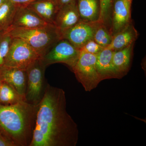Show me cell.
<instances>
[{"label":"cell","instance_id":"6da1fadb","mask_svg":"<svg viewBox=\"0 0 146 146\" xmlns=\"http://www.w3.org/2000/svg\"><path fill=\"white\" fill-rule=\"evenodd\" d=\"M78 138L77 124L67 111L65 91L47 84L37 105L30 146H76Z\"/></svg>","mask_w":146,"mask_h":146},{"label":"cell","instance_id":"7a4b0ae2","mask_svg":"<svg viewBox=\"0 0 146 146\" xmlns=\"http://www.w3.org/2000/svg\"><path fill=\"white\" fill-rule=\"evenodd\" d=\"M37 105L26 101L7 105L0 104V131L16 146H30Z\"/></svg>","mask_w":146,"mask_h":146},{"label":"cell","instance_id":"3957f363","mask_svg":"<svg viewBox=\"0 0 146 146\" xmlns=\"http://www.w3.org/2000/svg\"><path fill=\"white\" fill-rule=\"evenodd\" d=\"M7 33L13 38L23 39L42 57L61 38V35L53 24L33 29H10Z\"/></svg>","mask_w":146,"mask_h":146},{"label":"cell","instance_id":"277c9868","mask_svg":"<svg viewBox=\"0 0 146 146\" xmlns=\"http://www.w3.org/2000/svg\"><path fill=\"white\" fill-rule=\"evenodd\" d=\"M96 61V55L80 50L78 59L72 69L76 78L86 91L95 89L102 81L97 71Z\"/></svg>","mask_w":146,"mask_h":146},{"label":"cell","instance_id":"5b68a950","mask_svg":"<svg viewBox=\"0 0 146 146\" xmlns=\"http://www.w3.org/2000/svg\"><path fill=\"white\" fill-rule=\"evenodd\" d=\"M46 68L39 58L32 63L26 70L27 86L25 98L28 102L37 105L42 99L46 87H44Z\"/></svg>","mask_w":146,"mask_h":146},{"label":"cell","instance_id":"8992f818","mask_svg":"<svg viewBox=\"0 0 146 146\" xmlns=\"http://www.w3.org/2000/svg\"><path fill=\"white\" fill-rule=\"evenodd\" d=\"M39 58V55L25 41L13 38L4 66L26 70L32 63Z\"/></svg>","mask_w":146,"mask_h":146},{"label":"cell","instance_id":"52a82bcc","mask_svg":"<svg viewBox=\"0 0 146 146\" xmlns=\"http://www.w3.org/2000/svg\"><path fill=\"white\" fill-rule=\"evenodd\" d=\"M80 54V50L73 46L68 40L61 39L42 57L40 60L46 67L56 63H65L71 69L74 66Z\"/></svg>","mask_w":146,"mask_h":146},{"label":"cell","instance_id":"ba28073f","mask_svg":"<svg viewBox=\"0 0 146 146\" xmlns=\"http://www.w3.org/2000/svg\"><path fill=\"white\" fill-rule=\"evenodd\" d=\"M97 22L80 20L74 26L63 33L61 38L68 40L80 50L86 42L93 39Z\"/></svg>","mask_w":146,"mask_h":146},{"label":"cell","instance_id":"9c48e42d","mask_svg":"<svg viewBox=\"0 0 146 146\" xmlns=\"http://www.w3.org/2000/svg\"><path fill=\"white\" fill-rule=\"evenodd\" d=\"M133 0H113L110 31L113 35L132 23L131 7Z\"/></svg>","mask_w":146,"mask_h":146},{"label":"cell","instance_id":"30bf717a","mask_svg":"<svg viewBox=\"0 0 146 146\" xmlns=\"http://www.w3.org/2000/svg\"><path fill=\"white\" fill-rule=\"evenodd\" d=\"M50 24L27 6L19 7H16L13 22L9 29L36 28Z\"/></svg>","mask_w":146,"mask_h":146},{"label":"cell","instance_id":"8fae6325","mask_svg":"<svg viewBox=\"0 0 146 146\" xmlns=\"http://www.w3.org/2000/svg\"><path fill=\"white\" fill-rule=\"evenodd\" d=\"M80 20L76 0L59 8L54 25L61 35L74 26Z\"/></svg>","mask_w":146,"mask_h":146},{"label":"cell","instance_id":"7c38bea8","mask_svg":"<svg viewBox=\"0 0 146 146\" xmlns=\"http://www.w3.org/2000/svg\"><path fill=\"white\" fill-rule=\"evenodd\" d=\"M0 80L12 86L20 95L25 98L27 86L25 70L3 66L0 69Z\"/></svg>","mask_w":146,"mask_h":146},{"label":"cell","instance_id":"4fadbf2b","mask_svg":"<svg viewBox=\"0 0 146 146\" xmlns=\"http://www.w3.org/2000/svg\"><path fill=\"white\" fill-rule=\"evenodd\" d=\"M113 52L112 50L106 48L96 55V66L102 81L108 79H119L112 63Z\"/></svg>","mask_w":146,"mask_h":146},{"label":"cell","instance_id":"5bb4252c","mask_svg":"<svg viewBox=\"0 0 146 146\" xmlns=\"http://www.w3.org/2000/svg\"><path fill=\"white\" fill-rule=\"evenodd\" d=\"M27 6L48 23L53 25L59 9L56 0H35Z\"/></svg>","mask_w":146,"mask_h":146},{"label":"cell","instance_id":"9a60e30c","mask_svg":"<svg viewBox=\"0 0 146 146\" xmlns=\"http://www.w3.org/2000/svg\"><path fill=\"white\" fill-rule=\"evenodd\" d=\"M138 33L132 23L112 35L111 44L107 47L114 51L119 50L135 43Z\"/></svg>","mask_w":146,"mask_h":146},{"label":"cell","instance_id":"2e32d148","mask_svg":"<svg viewBox=\"0 0 146 146\" xmlns=\"http://www.w3.org/2000/svg\"><path fill=\"white\" fill-rule=\"evenodd\" d=\"M134 44L122 49L113 51L112 63L119 78L125 75L130 68Z\"/></svg>","mask_w":146,"mask_h":146},{"label":"cell","instance_id":"e0dca14e","mask_svg":"<svg viewBox=\"0 0 146 146\" xmlns=\"http://www.w3.org/2000/svg\"><path fill=\"white\" fill-rule=\"evenodd\" d=\"M76 3L80 20L91 22L98 21L99 0H76Z\"/></svg>","mask_w":146,"mask_h":146},{"label":"cell","instance_id":"ac0fdd59","mask_svg":"<svg viewBox=\"0 0 146 146\" xmlns=\"http://www.w3.org/2000/svg\"><path fill=\"white\" fill-rule=\"evenodd\" d=\"M16 9L9 0H6L0 6V33L7 31L10 28Z\"/></svg>","mask_w":146,"mask_h":146},{"label":"cell","instance_id":"d6986e66","mask_svg":"<svg viewBox=\"0 0 146 146\" xmlns=\"http://www.w3.org/2000/svg\"><path fill=\"white\" fill-rule=\"evenodd\" d=\"M26 101L25 98L21 96L16 89L8 84L2 82L0 91V104L7 105Z\"/></svg>","mask_w":146,"mask_h":146},{"label":"cell","instance_id":"ffe728a7","mask_svg":"<svg viewBox=\"0 0 146 146\" xmlns=\"http://www.w3.org/2000/svg\"><path fill=\"white\" fill-rule=\"evenodd\" d=\"M112 35L109 29L103 23L98 21L94 31L93 39L100 46L107 48L111 44Z\"/></svg>","mask_w":146,"mask_h":146},{"label":"cell","instance_id":"44dd1931","mask_svg":"<svg viewBox=\"0 0 146 146\" xmlns=\"http://www.w3.org/2000/svg\"><path fill=\"white\" fill-rule=\"evenodd\" d=\"M100 15L98 21L104 24L110 31L113 0H99Z\"/></svg>","mask_w":146,"mask_h":146},{"label":"cell","instance_id":"7402d4cb","mask_svg":"<svg viewBox=\"0 0 146 146\" xmlns=\"http://www.w3.org/2000/svg\"><path fill=\"white\" fill-rule=\"evenodd\" d=\"M12 38L7 32L0 33V69L4 65Z\"/></svg>","mask_w":146,"mask_h":146},{"label":"cell","instance_id":"603a6c76","mask_svg":"<svg viewBox=\"0 0 146 146\" xmlns=\"http://www.w3.org/2000/svg\"><path fill=\"white\" fill-rule=\"evenodd\" d=\"M105 48L100 46L94 40H89L80 49V51L97 55Z\"/></svg>","mask_w":146,"mask_h":146},{"label":"cell","instance_id":"cb8c5ba5","mask_svg":"<svg viewBox=\"0 0 146 146\" xmlns=\"http://www.w3.org/2000/svg\"><path fill=\"white\" fill-rule=\"evenodd\" d=\"M0 146H16L12 141L0 131Z\"/></svg>","mask_w":146,"mask_h":146},{"label":"cell","instance_id":"d4e9b609","mask_svg":"<svg viewBox=\"0 0 146 146\" xmlns=\"http://www.w3.org/2000/svg\"><path fill=\"white\" fill-rule=\"evenodd\" d=\"M16 7L27 6L35 0H9Z\"/></svg>","mask_w":146,"mask_h":146},{"label":"cell","instance_id":"484cf974","mask_svg":"<svg viewBox=\"0 0 146 146\" xmlns=\"http://www.w3.org/2000/svg\"><path fill=\"white\" fill-rule=\"evenodd\" d=\"M75 1L76 0H56V1H57L59 8H60L63 6L70 3Z\"/></svg>","mask_w":146,"mask_h":146},{"label":"cell","instance_id":"4316f807","mask_svg":"<svg viewBox=\"0 0 146 146\" xmlns=\"http://www.w3.org/2000/svg\"><path fill=\"white\" fill-rule=\"evenodd\" d=\"M6 0H0V6L3 4V3L5 2Z\"/></svg>","mask_w":146,"mask_h":146},{"label":"cell","instance_id":"83f0119b","mask_svg":"<svg viewBox=\"0 0 146 146\" xmlns=\"http://www.w3.org/2000/svg\"><path fill=\"white\" fill-rule=\"evenodd\" d=\"M2 82L0 80V91H1V86Z\"/></svg>","mask_w":146,"mask_h":146}]
</instances>
